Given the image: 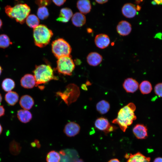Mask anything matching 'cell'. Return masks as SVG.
<instances>
[{"label": "cell", "instance_id": "obj_1", "mask_svg": "<svg viewBox=\"0 0 162 162\" xmlns=\"http://www.w3.org/2000/svg\"><path fill=\"white\" fill-rule=\"evenodd\" d=\"M136 109L135 104L130 103L121 108L118 113L117 118L112 122L118 125L121 130L125 132L128 126L131 125L136 117L134 113Z\"/></svg>", "mask_w": 162, "mask_h": 162}, {"label": "cell", "instance_id": "obj_2", "mask_svg": "<svg viewBox=\"0 0 162 162\" xmlns=\"http://www.w3.org/2000/svg\"><path fill=\"white\" fill-rule=\"evenodd\" d=\"M6 13L10 17L14 19L21 24L26 21L31 11L30 7L26 4H19L13 7L7 5L5 7Z\"/></svg>", "mask_w": 162, "mask_h": 162}, {"label": "cell", "instance_id": "obj_3", "mask_svg": "<svg viewBox=\"0 0 162 162\" xmlns=\"http://www.w3.org/2000/svg\"><path fill=\"white\" fill-rule=\"evenodd\" d=\"M53 35L52 31L46 26L41 24L34 28L33 36L34 44L40 48L48 45Z\"/></svg>", "mask_w": 162, "mask_h": 162}, {"label": "cell", "instance_id": "obj_4", "mask_svg": "<svg viewBox=\"0 0 162 162\" xmlns=\"http://www.w3.org/2000/svg\"><path fill=\"white\" fill-rule=\"evenodd\" d=\"M33 72L37 86L45 83L52 80L57 79L54 76L53 70L49 65H36Z\"/></svg>", "mask_w": 162, "mask_h": 162}, {"label": "cell", "instance_id": "obj_5", "mask_svg": "<svg viewBox=\"0 0 162 162\" xmlns=\"http://www.w3.org/2000/svg\"><path fill=\"white\" fill-rule=\"evenodd\" d=\"M52 51L55 57L58 59L64 56H70L72 49L69 44L62 38L57 39L52 41Z\"/></svg>", "mask_w": 162, "mask_h": 162}, {"label": "cell", "instance_id": "obj_6", "mask_svg": "<svg viewBox=\"0 0 162 162\" xmlns=\"http://www.w3.org/2000/svg\"><path fill=\"white\" fill-rule=\"evenodd\" d=\"M75 67V64L70 56L60 58L57 61V70L63 74L71 75Z\"/></svg>", "mask_w": 162, "mask_h": 162}, {"label": "cell", "instance_id": "obj_7", "mask_svg": "<svg viewBox=\"0 0 162 162\" xmlns=\"http://www.w3.org/2000/svg\"><path fill=\"white\" fill-rule=\"evenodd\" d=\"M94 126L98 130L107 134L117 129V127L111 124L108 120L104 117L97 118L95 122Z\"/></svg>", "mask_w": 162, "mask_h": 162}, {"label": "cell", "instance_id": "obj_8", "mask_svg": "<svg viewBox=\"0 0 162 162\" xmlns=\"http://www.w3.org/2000/svg\"><path fill=\"white\" fill-rule=\"evenodd\" d=\"M80 127L79 125L74 122H70L65 126L64 132L68 137H72L78 134L80 132Z\"/></svg>", "mask_w": 162, "mask_h": 162}, {"label": "cell", "instance_id": "obj_9", "mask_svg": "<svg viewBox=\"0 0 162 162\" xmlns=\"http://www.w3.org/2000/svg\"><path fill=\"white\" fill-rule=\"evenodd\" d=\"M94 43L98 47L104 49L108 46L110 43V40L109 36L107 34H100L96 36Z\"/></svg>", "mask_w": 162, "mask_h": 162}, {"label": "cell", "instance_id": "obj_10", "mask_svg": "<svg viewBox=\"0 0 162 162\" xmlns=\"http://www.w3.org/2000/svg\"><path fill=\"white\" fill-rule=\"evenodd\" d=\"M118 33L120 35L125 36L128 35L131 31L132 27L130 24L125 20L119 22L116 26Z\"/></svg>", "mask_w": 162, "mask_h": 162}, {"label": "cell", "instance_id": "obj_11", "mask_svg": "<svg viewBox=\"0 0 162 162\" xmlns=\"http://www.w3.org/2000/svg\"><path fill=\"white\" fill-rule=\"evenodd\" d=\"M123 86L127 92L133 93L137 90L139 83L135 80L132 78H128L124 80Z\"/></svg>", "mask_w": 162, "mask_h": 162}, {"label": "cell", "instance_id": "obj_12", "mask_svg": "<svg viewBox=\"0 0 162 162\" xmlns=\"http://www.w3.org/2000/svg\"><path fill=\"white\" fill-rule=\"evenodd\" d=\"M135 136L139 139H143L148 136L147 129L146 126L142 124H136L133 129Z\"/></svg>", "mask_w": 162, "mask_h": 162}, {"label": "cell", "instance_id": "obj_13", "mask_svg": "<svg viewBox=\"0 0 162 162\" xmlns=\"http://www.w3.org/2000/svg\"><path fill=\"white\" fill-rule=\"evenodd\" d=\"M122 12L125 17L129 18L134 17L137 13L135 6L131 3H127L124 4L122 8Z\"/></svg>", "mask_w": 162, "mask_h": 162}, {"label": "cell", "instance_id": "obj_14", "mask_svg": "<svg viewBox=\"0 0 162 162\" xmlns=\"http://www.w3.org/2000/svg\"><path fill=\"white\" fill-rule=\"evenodd\" d=\"M20 84L21 86L24 88H31L36 85V81L34 75L27 74L21 78Z\"/></svg>", "mask_w": 162, "mask_h": 162}, {"label": "cell", "instance_id": "obj_15", "mask_svg": "<svg viewBox=\"0 0 162 162\" xmlns=\"http://www.w3.org/2000/svg\"><path fill=\"white\" fill-rule=\"evenodd\" d=\"M125 158L127 159V162H150V158L146 157L140 152L132 154H126Z\"/></svg>", "mask_w": 162, "mask_h": 162}, {"label": "cell", "instance_id": "obj_16", "mask_svg": "<svg viewBox=\"0 0 162 162\" xmlns=\"http://www.w3.org/2000/svg\"><path fill=\"white\" fill-rule=\"evenodd\" d=\"M86 59L87 62L89 65L96 66L101 62L103 57L99 53L96 52H92L88 55Z\"/></svg>", "mask_w": 162, "mask_h": 162}, {"label": "cell", "instance_id": "obj_17", "mask_svg": "<svg viewBox=\"0 0 162 162\" xmlns=\"http://www.w3.org/2000/svg\"><path fill=\"white\" fill-rule=\"evenodd\" d=\"M73 15V12L71 9L68 8H63L61 9L59 16L56 20L58 22H67Z\"/></svg>", "mask_w": 162, "mask_h": 162}, {"label": "cell", "instance_id": "obj_18", "mask_svg": "<svg viewBox=\"0 0 162 162\" xmlns=\"http://www.w3.org/2000/svg\"><path fill=\"white\" fill-rule=\"evenodd\" d=\"M33 98L30 96L25 95L21 97L20 100V104L24 110L30 109L34 104Z\"/></svg>", "mask_w": 162, "mask_h": 162}, {"label": "cell", "instance_id": "obj_19", "mask_svg": "<svg viewBox=\"0 0 162 162\" xmlns=\"http://www.w3.org/2000/svg\"><path fill=\"white\" fill-rule=\"evenodd\" d=\"M77 8L81 13L86 14L91 11L92 7L90 2L88 0H80L76 3Z\"/></svg>", "mask_w": 162, "mask_h": 162}, {"label": "cell", "instance_id": "obj_20", "mask_svg": "<svg viewBox=\"0 0 162 162\" xmlns=\"http://www.w3.org/2000/svg\"><path fill=\"white\" fill-rule=\"evenodd\" d=\"M71 21L74 26L77 27H81L85 24L86 19L83 14L80 12H76L73 15Z\"/></svg>", "mask_w": 162, "mask_h": 162}, {"label": "cell", "instance_id": "obj_21", "mask_svg": "<svg viewBox=\"0 0 162 162\" xmlns=\"http://www.w3.org/2000/svg\"><path fill=\"white\" fill-rule=\"evenodd\" d=\"M17 117L20 122L26 123L31 120L32 115L31 112L28 110H20L17 112Z\"/></svg>", "mask_w": 162, "mask_h": 162}, {"label": "cell", "instance_id": "obj_22", "mask_svg": "<svg viewBox=\"0 0 162 162\" xmlns=\"http://www.w3.org/2000/svg\"><path fill=\"white\" fill-rule=\"evenodd\" d=\"M110 108V105L108 102L102 100L99 101L96 104L97 111L100 114H104L107 113Z\"/></svg>", "mask_w": 162, "mask_h": 162}, {"label": "cell", "instance_id": "obj_23", "mask_svg": "<svg viewBox=\"0 0 162 162\" xmlns=\"http://www.w3.org/2000/svg\"><path fill=\"white\" fill-rule=\"evenodd\" d=\"M5 99L10 105H14L19 100V95L17 93L13 91L8 92L5 95Z\"/></svg>", "mask_w": 162, "mask_h": 162}, {"label": "cell", "instance_id": "obj_24", "mask_svg": "<svg viewBox=\"0 0 162 162\" xmlns=\"http://www.w3.org/2000/svg\"><path fill=\"white\" fill-rule=\"evenodd\" d=\"M26 21V24L29 27L33 28L38 26L40 23L39 19L34 14L29 15Z\"/></svg>", "mask_w": 162, "mask_h": 162}, {"label": "cell", "instance_id": "obj_25", "mask_svg": "<svg viewBox=\"0 0 162 162\" xmlns=\"http://www.w3.org/2000/svg\"><path fill=\"white\" fill-rule=\"evenodd\" d=\"M9 148L10 153L15 156L20 153L22 148L20 144L15 140H13L10 142Z\"/></svg>", "mask_w": 162, "mask_h": 162}, {"label": "cell", "instance_id": "obj_26", "mask_svg": "<svg viewBox=\"0 0 162 162\" xmlns=\"http://www.w3.org/2000/svg\"><path fill=\"white\" fill-rule=\"evenodd\" d=\"M139 88L141 92L143 94H147L150 93L152 88L150 82L147 80L142 81L140 84Z\"/></svg>", "mask_w": 162, "mask_h": 162}, {"label": "cell", "instance_id": "obj_27", "mask_svg": "<svg viewBox=\"0 0 162 162\" xmlns=\"http://www.w3.org/2000/svg\"><path fill=\"white\" fill-rule=\"evenodd\" d=\"M2 89L6 92L11 91L15 87V83L13 80L10 78H6L2 81Z\"/></svg>", "mask_w": 162, "mask_h": 162}, {"label": "cell", "instance_id": "obj_28", "mask_svg": "<svg viewBox=\"0 0 162 162\" xmlns=\"http://www.w3.org/2000/svg\"><path fill=\"white\" fill-rule=\"evenodd\" d=\"M60 158V155L58 152L52 150L47 154L46 160L47 162H59Z\"/></svg>", "mask_w": 162, "mask_h": 162}, {"label": "cell", "instance_id": "obj_29", "mask_svg": "<svg viewBox=\"0 0 162 162\" xmlns=\"http://www.w3.org/2000/svg\"><path fill=\"white\" fill-rule=\"evenodd\" d=\"M48 9L45 7H40L37 11V15L38 18L41 20L46 19L49 16Z\"/></svg>", "mask_w": 162, "mask_h": 162}, {"label": "cell", "instance_id": "obj_30", "mask_svg": "<svg viewBox=\"0 0 162 162\" xmlns=\"http://www.w3.org/2000/svg\"><path fill=\"white\" fill-rule=\"evenodd\" d=\"M12 44V43L7 35L5 34L0 35V48H6Z\"/></svg>", "mask_w": 162, "mask_h": 162}, {"label": "cell", "instance_id": "obj_31", "mask_svg": "<svg viewBox=\"0 0 162 162\" xmlns=\"http://www.w3.org/2000/svg\"><path fill=\"white\" fill-rule=\"evenodd\" d=\"M154 91L157 95L162 98V82L158 83L155 86Z\"/></svg>", "mask_w": 162, "mask_h": 162}, {"label": "cell", "instance_id": "obj_32", "mask_svg": "<svg viewBox=\"0 0 162 162\" xmlns=\"http://www.w3.org/2000/svg\"><path fill=\"white\" fill-rule=\"evenodd\" d=\"M40 7H45L51 3V1L48 0H38L35 2Z\"/></svg>", "mask_w": 162, "mask_h": 162}, {"label": "cell", "instance_id": "obj_33", "mask_svg": "<svg viewBox=\"0 0 162 162\" xmlns=\"http://www.w3.org/2000/svg\"><path fill=\"white\" fill-rule=\"evenodd\" d=\"M52 1L56 5L59 6L62 5L66 1V0H52Z\"/></svg>", "mask_w": 162, "mask_h": 162}, {"label": "cell", "instance_id": "obj_34", "mask_svg": "<svg viewBox=\"0 0 162 162\" xmlns=\"http://www.w3.org/2000/svg\"><path fill=\"white\" fill-rule=\"evenodd\" d=\"M5 110L3 106L0 105V117L4 114Z\"/></svg>", "mask_w": 162, "mask_h": 162}, {"label": "cell", "instance_id": "obj_35", "mask_svg": "<svg viewBox=\"0 0 162 162\" xmlns=\"http://www.w3.org/2000/svg\"><path fill=\"white\" fill-rule=\"evenodd\" d=\"M96 2L100 4H103L108 2V0H96Z\"/></svg>", "mask_w": 162, "mask_h": 162}, {"label": "cell", "instance_id": "obj_36", "mask_svg": "<svg viewBox=\"0 0 162 162\" xmlns=\"http://www.w3.org/2000/svg\"><path fill=\"white\" fill-rule=\"evenodd\" d=\"M153 162H162V158L158 157L156 158Z\"/></svg>", "mask_w": 162, "mask_h": 162}, {"label": "cell", "instance_id": "obj_37", "mask_svg": "<svg viewBox=\"0 0 162 162\" xmlns=\"http://www.w3.org/2000/svg\"><path fill=\"white\" fill-rule=\"evenodd\" d=\"M108 162H120L119 160L116 158L112 159L110 160Z\"/></svg>", "mask_w": 162, "mask_h": 162}, {"label": "cell", "instance_id": "obj_38", "mask_svg": "<svg viewBox=\"0 0 162 162\" xmlns=\"http://www.w3.org/2000/svg\"><path fill=\"white\" fill-rule=\"evenodd\" d=\"M156 3V4L160 5L162 4V0H154Z\"/></svg>", "mask_w": 162, "mask_h": 162}, {"label": "cell", "instance_id": "obj_39", "mask_svg": "<svg viewBox=\"0 0 162 162\" xmlns=\"http://www.w3.org/2000/svg\"><path fill=\"white\" fill-rule=\"evenodd\" d=\"M73 162H84L81 159H77L75 160Z\"/></svg>", "mask_w": 162, "mask_h": 162}, {"label": "cell", "instance_id": "obj_40", "mask_svg": "<svg viewBox=\"0 0 162 162\" xmlns=\"http://www.w3.org/2000/svg\"><path fill=\"white\" fill-rule=\"evenodd\" d=\"M87 30L88 33H91L93 32L92 29L91 28H88Z\"/></svg>", "mask_w": 162, "mask_h": 162}, {"label": "cell", "instance_id": "obj_41", "mask_svg": "<svg viewBox=\"0 0 162 162\" xmlns=\"http://www.w3.org/2000/svg\"><path fill=\"white\" fill-rule=\"evenodd\" d=\"M136 7H137L136 8V10H140L141 9V7L139 5H137Z\"/></svg>", "mask_w": 162, "mask_h": 162}, {"label": "cell", "instance_id": "obj_42", "mask_svg": "<svg viewBox=\"0 0 162 162\" xmlns=\"http://www.w3.org/2000/svg\"><path fill=\"white\" fill-rule=\"evenodd\" d=\"M2 128L1 125V124H0V135L2 133Z\"/></svg>", "mask_w": 162, "mask_h": 162}, {"label": "cell", "instance_id": "obj_43", "mask_svg": "<svg viewBox=\"0 0 162 162\" xmlns=\"http://www.w3.org/2000/svg\"><path fill=\"white\" fill-rule=\"evenodd\" d=\"M82 87L83 89L84 90H86L87 89V87L85 85H83L82 86Z\"/></svg>", "mask_w": 162, "mask_h": 162}, {"label": "cell", "instance_id": "obj_44", "mask_svg": "<svg viewBox=\"0 0 162 162\" xmlns=\"http://www.w3.org/2000/svg\"><path fill=\"white\" fill-rule=\"evenodd\" d=\"M142 1H140V0H139H139H138H138L136 1L135 3H136V4H138L140 3V2H142Z\"/></svg>", "mask_w": 162, "mask_h": 162}, {"label": "cell", "instance_id": "obj_45", "mask_svg": "<svg viewBox=\"0 0 162 162\" xmlns=\"http://www.w3.org/2000/svg\"><path fill=\"white\" fill-rule=\"evenodd\" d=\"M2 21L1 20V19H0V29L2 27Z\"/></svg>", "mask_w": 162, "mask_h": 162}, {"label": "cell", "instance_id": "obj_46", "mask_svg": "<svg viewBox=\"0 0 162 162\" xmlns=\"http://www.w3.org/2000/svg\"><path fill=\"white\" fill-rule=\"evenodd\" d=\"M152 4L153 5H155L156 4V2L154 1H153L152 2Z\"/></svg>", "mask_w": 162, "mask_h": 162}, {"label": "cell", "instance_id": "obj_47", "mask_svg": "<svg viewBox=\"0 0 162 162\" xmlns=\"http://www.w3.org/2000/svg\"><path fill=\"white\" fill-rule=\"evenodd\" d=\"M2 98L1 94H0V103L2 101Z\"/></svg>", "mask_w": 162, "mask_h": 162}, {"label": "cell", "instance_id": "obj_48", "mask_svg": "<svg viewBox=\"0 0 162 162\" xmlns=\"http://www.w3.org/2000/svg\"><path fill=\"white\" fill-rule=\"evenodd\" d=\"M2 72V68L1 66H0V75L1 74Z\"/></svg>", "mask_w": 162, "mask_h": 162}]
</instances>
